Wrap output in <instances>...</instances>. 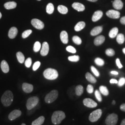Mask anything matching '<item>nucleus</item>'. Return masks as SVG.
<instances>
[{
	"label": "nucleus",
	"instance_id": "f257e3e1",
	"mask_svg": "<svg viewBox=\"0 0 125 125\" xmlns=\"http://www.w3.org/2000/svg\"><path fill=\"white\" fill-rule=\"evenodd\" d=\"M13 93L10 90H7L2 95L1 102L4 107H9L13 102Z\"/></svg>",
	"mask_w": 125,
	"mask_h": 125
},
{
	"label": "nucleus",
	"instance_id": "f03ea898",
	"mask_svg": "<svg viewBox=\"0 0 125 125\" xmlns=\"http://www.w3.org/2000/svg\"><path fill=\"white\" fill-rule=\"evenodd\" d=\"M66 117L65 114L62 111H56L52 116V121L54 125H58Z\"/></svg>",
	"mask_w": 125,
	"mask_h": 125
},
{
	"label": "nucleus",
	"instance_id": "7ed1b4c3",
	"mask_svg": "<svg viewBox=\"0 0 125 125\" xmlns=\"http://www.w3.org/2000/svg\"><path fill=\"white\" fill-rule=\"evenodd\" d=\"M43 75L46 79L48 80H53L58 78V72L55 69L48 68L44 72Z\"/></svg>",
	"mask_w": 125,
	"mask_h": 125
},
{
	"label": "nucleus",
	"instance_id": "20e7f679",
	"mask_svg": "<svg viewBox=\"0 0 125 125\" xmlns=\"http://www.w3.org/2000/svg\"><path fill=\"white\" fill-rule=\"evenodd\" d=\"M58 91L57 90H53L45 96V102L47 103H52L58 98Z\"/></svg>",
	"mask_w": 125,
	"mask_h": 125
},
{
	"label": "nucleus",
	"instance_id": "39448f33",
	"mask_svg": "<svg viewBox=\"0 0 125 125\" xmlns=\"http://www.w3.org/2000/svg\"><path fill=\"white\" fill-rule=\"evenodd\" d=\"M118 121V116L115 113L109 115L106 118L105 123L107 125H115Z\"/></svg>",
	"mask_w": 125,
	"mask_h": 125
},
{
	"label": "nucleus",
	"instance_id": "423d86ee",
	"mask_svg": "<svg viewBox=\"0 0 125 125\" xmlns=\"http://www.w3.org/2000/svg\"><path fill=\"white\" fill-rule=\"evenodd\" d=\"M103 111L101 109H98L92 112L89 117V121L91 122H95L98 120L102 115Z\"/></svg>",
	"mask_w": 125,
	"mask_h": 125
},
{
	"label": "nucleus",
	"instance_id": "0eeeda50",
	"mask_svg": "<svg viewBox=\"0 0 125 125\" xmlns=\"http://www.w3.org/2000/svg\"><path fill=\"white\" fill-rule=\"evenodd\" d=\"M39 102V99L37 96H32L27 100L26 107L29 110L36 107Z\"/></svg>",
	"mask_w": 125,
	"mask_h": 125
},
{
	"label": "nucleus",
	"instance_id": "6e6552de",
	"mask_svg": "<svg viewBox=\"0 0 125 125\" xmlns=\"http://www.w3.org/2000/svg\"><path fill=\"white\" fill-rule=\"evenodd\" d=\"M32 25L37 29L41 30L44 27V24L39 19H33L31 21Z\"/></svg>",
	"mask_w": 125,
	"mask_h": 125
},
{
	"label": "nucleus",
	"instance_id": "1a4fd4ad",
	"mask_svg": "<svg viewBox=\"0 0 125 125\" xmlns=\"http://www.w3.org/2000/svg\"><path fill=\"white\" fill-rule=\"evenodd\" d=\"M83 104L86 107L89 108H94L97 106V103L90 98L84 99L83 100Z\"/></svg>",
	"mask_w": 125,
	"mask_h": 125
},
{
	"label": "nucleus",
	"instance_id": "9d476101",
	"mask_svg": "<svg viewBox=\"0 0 125 125\" xmlns=\"http://www.w3.org/2000/svg\"><path fill=\"white\" fill-rule=\"evenodd\" d=\"M106 15L109 18L118 19L120 17V13L116 10H110L107 12Z\"/></svg>",
	"mask_w": 125,
	"mask_h": 125
},
{
	"label": "nucleus",
	"instance_id": "9b49d317",
	"mask_svg": "<svg viewBox=\"0 0 125 125\" xmlns=\"http://www.w3.org/2000/svg\"><path fill=\"white\" fill-rule=\"evenodd\" d=\"M21 115V112L19 110H14L9 114V119L10 121H13Z\"/></svg>",
	"mask_w": 125,
	"mask_h": 125
},
{
	"label": "nucleus",
	"instance_id": "f8f14e48",
	"mask_svg": "<svg viewBox=\"0 0 125 125\" xmlns=\"http://www.w3.org/2000/svg\"><path fill=\"white\" fill-rule=\"evenodd\" d=\"M49 51V46L47 42H44L43 43V45L42 46L41 50L40 51V54L43 56H46Z\"/></svg>",
	"mask_w": 125,
	"mask_h": 125
},
{
	"label": "nucleus",
	"instance_id": "ddd939ff",
	"mask_svg": "<svg viewBox=\"0 0 125 125\" xmlns=\"http://www.w3.org/2000/svg\"><path fill=\"white\" fill-rule=\"evenodd\" d=\"M23 90L26 93H30L33 91V86L32 84L28 83H23L22 86Z\"/></svg>",
	"mask_w": 125,
	"mask_h": 125
},
{
	"label": "nucleus",
	"instance_id": "4468645a",
	"mask_svg": "<svg viewBox=\"0 0 125 125\" xmlns=\"http://www.w3.org/2000/svg\"><path fill=\"white\" fill-rule=\"evenodd\" d=\"M72 8L78 12H82L85 10V7L83 5L79 2H74L72 5Z\"/></svg>",
	"mask_w": 125,
	"mask_h": 125
},
{
	"label": "nucleus",
	"instance_id": "2eb2a0df",
	"mask_svg": "<svg viewBox=\"0 0 125 125\" xmlns=\"http://www.w3.org/2000/svg\"><path fill=\"white\" fill-rule=\"evenodd\" d=\"M103 16V12L102 11H100V10L96 11L93 14L92 18V20L93 22H96L102 18Z\"/></svg>",
	"mask_w": 125,
	"mask_h": 125
},
{
	"label": "nucleus",
	"instance_id": "dca6fc26",
	"mask_svg": "<svg viewBox=\"0 0 125 125\" xmlns=\"http://www.w3.org/2000/svg\"><path fill=\"white\" fill-rule=\"evenodd\" d=\"M18 33V29L15 27H11L9 31V38L13 39L15 38Z\"/></svg>",
	"mask_w": 125,
	"mask_h": 125
},
{
	"label": "nucleus",
	"instance_id": "f3484780",
	"mask_svg": "<svg viewBox=\"0 0 125 125\" xmlns=\"http://www.w3.org/2000/svg\"><path fill=\"white\" fill-rule=\"evenodd\" d=\"M113 6L115 9L121 10L123 8V3L121 0H115L113 2Z\"/></svg>",
	"mask_w": 125,
	"mask_h": 125
},
{
	"label": "nucleus",
	"instance_id": "a211bd4d",
	"mask_svg": "<svg viewBox=\"0 0 125 125\" xmlns=\"http://www.w3.org/2000/svg\"><path fill=\"white\" fill-rule=\"evenodd\" d=\"M60 39L63 44H67L68 43V35L65 31H62L60 33Z\"/></svg>",
	"mask_w": 125,
	"mask_h": 125
},
{
	"label": "nucleus",
	"instance_id": "6ab92c4d",
	"mask_svg": "<svg viewBox=\"0 0 125 125\" xmlns=\"http://www.w3.org/2000/svg\"><path fill=\"white\" fill-rule=\"evenodd\" d=\"M0 67L2 71L5 73H7L9 71V67L8 62L5 60H2L0 64Z\"/></svg>",
	"mask_w": 125,
	"mask_h": 125
},
{
	"label": "nucleus",
	"instance_id": "aec40b11",
	"mask_svg": "<svg viewBox=\"0 0 125 125\" xmlns=\"http://www.w3.org/2000/svg\"><path fill=\"white\" fill-rule=\"evenodd\" d=\"M105 37L103 35H100V36H97L95 39L94 40V44L98 46L100 45H102L104 43L105 41Z\"/></svg>",
	"mask_w": 125,
	"mask_h": 125
},
{
	"label": "nucleus",
	"instance_id": "412c9836",
	"mask_svg": "<svg viewBox=\"0 0 125 125\" xmlns=\"http://www.w3.org/2000/svg\"><path fill=\"white\" fill-rule=\"evenodd\" d=\"M103 28L102 26H98V27H95L91 30L90 32V34L92 36H95L99 34H100L102 31H103Z\"/></svg>",
	"mask_w": 125,
	"mask_h": 125
},
{
	"label": "nucleus",
	"instance_id": "4be33fe9",
	"mask_svg": "<svg viewBox=\"0 0 125 125\" xmlns=\"http://www.w3.org/2000/svg\"><path fill=\"white\" fill-rule=\"evenodd\" d=\"M45 120L44 116H40L32 122L31 125H42L44 123Z\"/></svg>",
	"mask_w": 125,
	"mask_h": 125
},
{
	"label": "nucleus",
	"instance_id": "5701e85b",
	"mask_svg": "<svg viewBox=\"0 0 125 125\" xmlns=\"http://www.w3.org/2000/svg\"><path fill=\"white\" fill-rule=\"evenodd\" d=\"M85 77H86V79L91 83H95L97 82V80L95 79V78L91 73H90L89 72H87L86 73Z\"/></svg>",
	"mask_w": 125,
	"mask_h": 125
},
{
	"label": "nucleus",
	"instance_id": "b1692460",
	"mask_svg": "<svg viewBox=\"0 0 125 125\" xmlns=\"http://www.w3.org/2000/svg\"><path fill=\"white\" fill-rule=\"evenodd\" d=\"M4 7L6 9H15L17 6V3L14 1H9L4 4Z\"/></svg>",
	"mask_w": 125,
	"mask_h": 125
},
{
	"label": "nucleus",
	"instance_id": "393cba45",
	"mask_svg": "<svg viewBox=\"0 0 125 125\" xmlns=\"http://www.w3.org/2000/svg\"><path fill=\"white\" fill-rule=\"evenodd\" d=\"M85 27V23L83 21H80L76 24L75 27V30L76 31H80Z\"/></svg>",
	"mask_w": 125,
	"mask_h": 125
},
{
	"label": "nucleus",
	"instance_id": "a878e982",
	"mask_svg": "<svg viewBox=\"0 0 125 125\" xmlns=\"http://www.w3.org/2000/svg\"><path fill=\"white\" fill-rule=\"evenodd\" d=\"M118 28L117 27H114L109 32V36L110 38L113 39L115 38L118 34Z\"/></svg>",
	"mask_w": 125,
	"mask_h": 125
},
{
	"label": "nucleus",
	"instance_id": "bb28decb",
	"mask_svg": "<svg viewBox=\"0 0 125 125\" xmlns=\"http://www.w3.org/2000/svg\"><path fill=\"white\" fill-rule=\"evenodd\" d=\"M99 90L100 93L105 96H107L109 94V91L107 88L105 86H101L99 87Z\"/></svg>",
	"mask_w": 125,
	"mask_h": 125
},
{
	"label": "nucleus",
	"instance_id": "cd10ccee",
	"mask_svg": "<svg viewBox=\"0 0 125 125\" xmlns=\"http://www.w3.org/2000/svg\"><path fill=\"white\" fill-rule=\"evenodd\" d=\"M116 41L119 44H122L125 41V37L123 34L120 33L116 36Z\"/></svg>",
	"mask_w": 125,
	"mask_h": 125
},
{
	"label": "nucleus",
	"instance_id": "c85d7f7f",
	"mask_svg": "<svg viewBox=\"0 0 125 125\" xmlns=\"http://www.w3.org/2000/svg\"><path fill=\"white\" fill-rule=\"evenodd\" d=\"M83 87L82 85H77L76 88V94L78 96H80L83 93Z\"/></svg>",
	"mask_w": 125,
	"mask_h": 125
},
{
	"label": "nucleus",
	"instance_id": "c756f323",
	"mask_svg": "<svg viewBox=\"0 0 125 125\" xmlns=\"http://www.w3.org/2000/svg\"><path fill=\"white\" fill-rule=\"evenodd\" d=\"M58 12L62 14H66L68 11L67 7L63 5H59L58 7Z\"/></svg>",
	"mask_w": 125,
	"mask_h": 125
},
{
	"label": "nucleus",
	"instance_id": "7c9ffc66",
	"mask_svg": "<svg viewBox=\"0 0 125 125\" xmlns=\"http://www.w3.org/2000/svg\"><path fill=\"white\" fill-rule=\"evenodd\" d=\"M16 57L18 59L19 62L23 63L25 61V57L23 55V54L20 52H19L16 53Z\"/></svg>",
	"mask_w": 125,
	"mask_h": 125
},
{
	"label": "nucleus",
	"instance_id": "2f4dec72",
	"mask_svg": "<svg viewBox=\"0 0 125 125\" xmlns=\"http://www.w3.org/2000/svg\"><path fill=\"white\" fill-rule=\"evenodd\" d=\"M54 11V7L53 4L50 3L47 5L46 8V11L48 14H52Z\"/></svg>",
	"mask_w": 125,
	"mask_h": 125
},
{
	"label": "nucleus",
	"instance_id": "473e14b6",
	"mask_svg": "<svg viewBox=\"0 0 125 125\" xmlns=\"http://www.w3.org/2000/svg\"><path fill=\"white\" fill-rule=\"evenodd\" d=\"M94 62L96 65L99 66H102L104 64V61L103 59L100 58H95L94 60Z\"/></svg>",
	"mask_w": 125,
	"mask_h": 125
},
{
	"label": "nucleus",
	"instance_id": "72a5a7b5",
	"mask_svg": "<svg viewBox=\"0 0 125 125\" xmlns=\"http://www.w3.org/2000/svg\"><path fill=\"white\" fill-rule=\"evenodd\" d=\"M80 59V57L78 55H74L70 56L68 57V60L71 62H78Z\"/></svg>",
	"mask_w": 125,
	"mask_h": 125
},
{
	"label": "nucleus",
	"instance_id": "f704fd0d",
	"mask_svg": "<svg viewBox=\"0 0 125 125\" xmlns=\"http://www.w3.org/2000/svg\"><path fill=\"white\" fill-rule=\"evenodd\" d=\"M72 40L76 45H80L82 43V40L78 36H73L72 38Z\"/></svg>",
	"mask_w": 125,
	"mask_h": 125
},
{
	"label": "nucleus",
	"instance_id": "c9c22d12",
	"mask_svg": "<svg viewBox=\"0 0 125 125\" xmlns=\"http://www.w3.org/2000/svg\"><path fill=\"white\" fill-rule=\"evenodd\" d=\"M41 47V44L40 42L39 41H37L34 44V46H33V50L35 52H39L40 50Z\"/></svg>",
	"mask_w": 125,
	"mask_h": 125
},
{
	"label": "nucleus",
	"instance_id": "e433bc0d",
	"mask_svg": "<svg viewBox=\"0 0 125 125\" xmlns=\"http://www.w3.org/2000/svg\"><path fill=\"white\" fill-rule=\"evenodd\" d=\"M94 95L96 97V99L97 100V101L99 102H102V97L101 96V93L100 92H99L98 90H96L94 92Z\"/></svg>",
	"mask_w": 125,
	"mask_h": 125
},
{
	"label": "nucleus",
	"instance_id": "4c0bfd02",
	"mask_svg": "<svg viewBox=\"0 0 125 125\" xmlns=\"http://www.w3.org/2000/svg\"><path fill=\"white\" fill-rule=\"evenodd\" d=\"M105 53H106V54L108 56L112 57V56L115 55V52L114 50L111 49V48H109V49H107L106 50Z\"/></svg>",
	"mask_w": 125,
	"mask_h": 125
},
{
	"label": "nucleus",
	"instance_id": "58836bf2",
	"mask_svg": "<svg viewBox=\"0 0 125 125\" xmlns=\"http://www.w3.org/2000/svg\"><path fill=\"white\" fill-rule=\"evenodd\" d=\"M32 33L31 30H27L24 31L22 34V37L23 39H26Z\"/></svg>",
	"mask_w": 125,
	"mask_h": 125
},
{
	"label": "nucleus",
	"instance_id": "ea45409f",
	"mask_svg": "<svg viewBox=\"0 0 125 125\" xmlns=\"http://www.w3.org/2000/svg\"><path fill=\"white\" fill-rule=\"evenodd\" d=\"M66 49L67 51H68V52H71V53H75L76 52V49L74 47L71 46V45L68 46L67 47H66Z\"/></svg>",
	"mask_w": 125,
	"mask_h": 125
},
{
	"label": "nucleus",
	"instance_id": "a19ab883",
	"mask_svg": "<svg viewBox=\"0 0 125 125\" xmlns=\"http://www.w3.org/2000/svg\"><path fill=\"white\" fill-rule=\"evenodd\" d=\"M32 60L31 58H27V60L25 62V65L27 68H30L31 66Z\"/></svg>",
	"mask_w": 125,
	"mask_h": 125
},
{
	"label": "nucleus",
	"instance_id": "79ce46f5",
	"mask_svg": "<svg viewBox=\"0 0 125 125\" xmlns=\"http://www.w3.org/2000/svg\"><path fill=\"white\" fill-rule=\"evenodd\" d=\"M91 70L96 76L98 77L99 76H100V73L97 71V70L93 66H91Z\"/></svg>",
	"mask_w": 125,
	"mask_h": 125
},
{
	"label": "nucleus",
	"instance_id": "37998d69",
	"mask_svg": "<svg viewBox=\"0 0 125 125\" xmlns=\"http://www.w3.org/2000/svg\"><path fill=\"white\" fill-rule=\"evenodd\" d=\"M40 64H41V63L40 61H37L35 62L33 65V67H32L33 70L34 71H36V70H37L40 67Z\"/></svg>",
	"mask_w": 125,
	"mask_h": 125
},
{
	"label": "nucleus",
	"instance_id": "c03bdc74",
	"mask_svg": "<svg viewBox=\"0 0 125 125\" xmlns=\"http://www.w3.org/2000/svg\"><path fill=\"white\" fill-rule=\"evenodd\" d=\"M87 91L89 94H92L94 92L93 86L91 84L88 85L87 87Z\"/></svg>",
	"mask_w": 125,
	"mask_h": 125
},
{
	"label": "nucleus",
	"instance_id": "a18cd8bd",
	"mask_svg": "<svg viewBox=\"0 0 125 125\" xmlns=\"http://www.w3.org/2000/svg\"><path fill=\"white\" fill-rule=\"evenodd\" d=\"M118 85L119 87H121L125 84V77H121L120 79V80L118 82Z\"/></svg>",
	"mask_w": 125,
	"mask_h": 125
},
{
	"label": "nucleus",
	"instance_id": "49530a36",
	"mask_svg": "<svg viewBox=\"0 0 125 125\" xmlns=\"http://www.w3.org/2000/svg\"><path fill=\"white\" fill-rule=\"evenodd\" d=\"M116 63L117 66L118 67V68L119 69H121L123 67L122 65L121 64V63L120 62V59L119 58H117L116 60Z\"/></svg>",
	"mask_w": 125,
	"mask_h": 125
},
{
	"label": "nucleus",
	"instance_id": "de8ad7c7",
	"mask_svg": "<svg viewBox=\"0 0 125 125\" xmlns=\"http://www.w3.org/2000/svg\"><path fill=\"white\" fill-rule=\"evenodd\" d=\"M120 109L122 111L125 112V103L122 104L120 106Z\"/></svg>",
	"mask_w": 125,
	"mask_h": 125
},
{
	"label": "nucleus",
	"instance_id": "09e8293b",
	"mask_svg": "<svg viewBox=\"0 0 125 125\" xmlns=\"http://www.w3.org/2000/svg\"><path fill=\"white\" fill-rule=\"evenodd\" d=\"M120 22L122 24L125 25V16H123L121 18L120 20Z\"/></svg>",
	"mask_w": 125,
	"mask_h": 125
},
{
	"label": "nucleus",
	"instance_id": "8fccbe9b",
	"mask_svg": "<svg viewBox=\"0 0 125 125\" xmlns=\"http://www.w3.org/2000/svg\"><path fill=\"white\" fill-rule=\"evenodd\" d=\"M110 83H112V84L117 83H118V81L116 80V79H112L110 80Z\"/></svg>",
	"mask_w": 125,
	"mask_h": 125
},
{
	"label": "nucleus",
	"instance_id": "3c124183",
	"mask_svg": "<svg viewBox=\"0 0 125 125\" xmlns=\"http://www.w3.org/2000/svg\"><path fill=\"white\" fill-rule=\"evenodd\" d=\"M110 73H111V74H112L113 75H117L119 74L118 72L116 71H111L110 72Z\"/></svg>",
	"mask_w": 125,
	"mask_h": 125
},
{
	"label": "nucleus",
	"instance_id": "603ef678",
	"mask_svg": "<svg viewBox=\"0 0 125 125\" xmlns=\"http://www.w3.org/2000/svg\"><path fill=\"white\" fill-rule=\"evenodd\" d=\"M121 125H125V119L123 120L121 122Z\"/></svg>",
	"mask_w": 125,
	"mask_h": 125
},
{
	"label": "nucleus",
	"instance_id": "864d4df0",
	"mask_svg": "<svg viewBox=\"0 0 125 125\" xmlns=\"http://www.w3.org/2000/svg\"><path fill=\"white\" fill-rule=\"evenodd\" d=\"M88 1H91V2H95L96 1H97L98 0H88Z\"/></svg>",
	"mask_w": 125,
	"mask_h": 125
},
{
	"label": "nucleus",
	"instance_id": "5fc2aeb1",
	"mask_svg": "<svg viewBox=\"0 0 125 125\" xmlns=\"http://www.w3.org/2000/svg\"><path fill=\"white\" fill-rule=\"evenodd\" d=\"M115 103H116V102H115V100H113V101H112V104H113V105H115Z\"/></svg>",
	"mask_w": 125,
	"mask_h": 125
},
{
	"label": "nucleus",
	"instance_id": "6e6d98bb",
	"mask_svg": "<svg viewBox=\"0 0 125 125\" xmlns=\"http://www.w3.org/2000/svg\"><path fill=\"white\" fill-rule=\"evenodd\" d=\"M122 51H123V52L125 54V48L123 49V50H122Z\"/></svg>",
	"mask_w": 125,
	"mask_h": 125
},
{
	"label": "nucleus",
	"instance_id": "4d7b16f0",
	"mask_svg": "<svg viewBox=\"0 0 125 125\" xmlns=\"http://www.w3.org/2000/svg\"><path fill=\"white\" fill-rule=\"evenodd\" d=\"M1 17H2V14H1V13L0 12V19L1 18Z\"/></svg>",
	"mask_w": 125,
	"mask_h": 125
},
{
	"label": "nucleus",
	"instance_id": "13d9d810",
	"mask_svg": "<svg viewBox=\"0 0 125 125\" xmlns=\"http://www.w3.org/2000/svg\"><path fill=\"white\" fill-rule=\"evenodd\" d=\"M21 125H26V124H25V123H22V124Z\"/></svg>",
	"mask_w": 125,
	"mask_h": 125
},
{
	"label": "nucleus",
	"instance_id": "bf43d9fd",
	"mask_svg": "<svg viewBox=\"0 0 125 125\" xmlns=\"http://www.w3.org/2000/svg\"></svg>",
	"mask_w": 125,
	"mask_h": 125
}]
</instances>
